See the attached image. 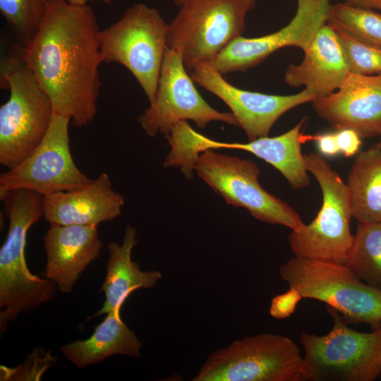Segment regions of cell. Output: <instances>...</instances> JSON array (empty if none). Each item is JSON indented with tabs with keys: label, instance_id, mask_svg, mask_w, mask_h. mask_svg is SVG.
<instances>
[{
	"label": "cell",
	"instance_id": "cell-1",
	"mask_svg": "<svg viewBox=\"0 0 381 381\" xmlns=\"http://www.w3.org/2000/svg\"><path fill=\"white\" fill-rule=\"evenodd\" d=\"M100 30L88 4L48 0L38 32L23 49V59L54 113L78 128L92 123L97 111Z\"/></svg>",
	"mask_w": 381,
	"mask_h": 381
},
{
	"label": "cell",
	"instance_id": "cell-2",
	"mask_svg": "<svg viewBox=\"0 0 381 381\" xmlns=\"http://www.w3.org/2000/svg\"><path fill=\"white\" fill-rule=\"evenodd\" d=\"M9 221L0 249V328L20 313H28L54 298L56 285L29 270L25 259L27 234L43 216L44 196L28 189H16L0 198Z\"/></svg>",
	"mask_w": 381,
	"mask_h": 381
},
{
	"label": "cell",
	"instance_id": "cell-3",
	"mask_svg": "<svg viewBox=\"0 0 381 381\" xmlns=\"http://www.w3.org/2000/svg\"><path fill=\"white\" fill-rule=\"evenodd\" d=\"M23 47L1 59L0 85L9 90L0 107V164L13 168L33 152L45 137L54 114L23 56Z\"/></svg>",
	"mask_w": 381,
	"mask_h": 381
},
{
	"label": "cell",
	"instance_id": "cell-4",
	"mask_svg": "<svg viewBox=\"0 0 381 381\" xmlns=\"http://www.w3.org/2000/svg\"><path fill=\"white\" fill-rule=\"evenodd\" d=\"M333 320L325 335L302 332L301 380L373 381L381 376V326L361 332L347 326L340 313L327 306Z\"/></svg>",
	"mask_w": 381,
	"mask_h": 381
},
{
	"label": "cell",
	"instance_id": "cell-5",
	"mask_svg": "<svg viewBox=\"0 0 381 381\" xmlns=\"http://www.w3.org/2000/svg\"><path fill=\"white\" fill-rule=\"evenodd\" d=\"M306 166L322 194L315 218L291 230L289 236L296 256L346 265L353 243L352 207L346 183L320 153L303 155Z\"/></svg>",
	"mask_w": 381,
	"mask_h": 381
},
{
	"label": "cell",
	"instance_id": "cell-6",
	"mask_svg": "<svg viewBox=\"0 0 381 381\" xmlns=\"http://www.w3.org/2000/svg\"><path fill=\"white\" fill-rule=\"evenodd\" d=\"M279 274L303 298L326 303L346 323L381 326V289L361 280L347 265L294 255Z\"/></svg>",
	"mask_w": 381,
	"mask_h": 381
},
{
	"label": "cell",
	"instance_id": "cell-7",
	"mask_svg": "<svg viewBox=\"0 0 381 381\" xmlns=\"http://www.w3.org/2000/svg\"><path fill=\"white\" fill-rule=\"evenodd\" d=\"M168 27L157 9L138 3L99 32L102 63H117L127 68L150 104L155 100L168 49Z\"/></svg>",
	"mask_w": 381,
	"mask_h": 381
},
{
	"label": "cell",
	"instance_id": "cell-8",
	"mask_svg": "<svg viewBox=\"0 0 381 381\" xmlns=\"http://www.w3.org/2000/svg\"><path fill=\"white\" fill-rule=\"evenodd\" d=\"M303 359L291 338L262 333L237 339L211 353L193 381H299Z\"/></svg>",
	"mask_w": 381,
	"mask_h": 381
},
{
	"label": "cell",
	"instance_id": "cell-9",
	"mask_svg": "<svg viewBox=\"0 0 381 381\" xmlns=\"http://www.w3.org/2000/svg\"><path fill=\"white\" fill-rule=\"evenodd\" d=\"M250 0H188L169 24L167 47L179 50L187 71L209 63L241 35Z\"/></svg>",
	"mask_w": 381,
	"mask_h": 381
},
{
	"label": "cell",
	"instance_id": "cell-10",
	"mask_svg": "<svg viewBox=\"0 0 381 381\" xmlns=\"http://www.w3.org/2000/svg\"><path fill=\"white\" fill-rule=\"evenodd\" d=\"M194 171L226 203L246 209L257 219L295 230L303 223L294 209L267 192L253 162L209 149L195 159Z\"/></svg>",
	"mask_w": 381,
	"mask_h": 381
},
{
	"label": "cell",
	"instance_id": "cell-11",
	"mask_svg": "<svg viewBox=\"0 0 381 381\" xmlns=\"http://www.w3.org/2000/svg\"><path fill=\"white\" fill-rule=\"evenodd\" d=\"M193 82L188 74L181 52L168 48L155 100L138 119L148 136L161 133L166 138L180 121L191 120L200 128H205L212 121L238 126L231 112H222L208 104Z\"/></svg>",
	"mask_w": 381,
	"mask_h": 381
},
{
	"label": "cell",
	"instance_id": "cell-12",
	"mask_svg": "<svg viewBox=\"0 0 381 381\" xmlns=\"http://www.w3.org/2000/svg\"><path fill=\"white\" fill-rule=\"evenodd\" d=\"M70 119L54 114L49 130L37 147L21 162L0 174V198L16 189L46 196L89 185V179L75 165L70 149Z\"/></svg>",
	"mask_w": 381,
	"mask_h": 381
},
{
	"label": "cell",
	"instance_id": "cell-13",
	"mask_svg": "<svg viewBox=\"0 0 381 381\" xmlns=\"http://www.w3.org/2000/svg\"><path fill=\"white\" fill-rule=\"evenodd\" d=\"M330 6L329 0H297L295 16L284 28L258 37L240 35L207 64L224 75L250 68L284 47H296L304 52L327 23Z\"/></svg>",
	"mask_w": 381,
	"mask_h": 381
},
{
	"label": "cell",
	"instance_id": "cell-14",
	"mask_svg": "<svg viewBox=\"0 0 381 381\" xmlns=\"http://www.w3.org/2000/svg\"><path fill=\"white\" fill-rule=\"evenodd\" d=\"M190 73L195 83L229 107L249 141L268 136L274 123L284 113L315 99L306 89L290 95L242 90L227 82L207 63L198 64Z\"/></svg>",
	"mask_w": 381,
	"mask_h": 381
},
{
	"label": "cell",
	"instance_id": "cell-15",
	"mask_svg": "<svg viewBox=\"0 0 381 381\" xmlns=\"http://www.w3.org/2000/svg\"><path fill=\"white\" fill-rule=\"evenodd\" d=\"M312 104L317 114L338 130L352 129L361 138L381 135V75L349 73L337 91Z\"/></svg>",
	"mask_w": 381,
	"mask_h": 381
},
{
	"label": "cell",
	"instance_id": "cell-16",
	"mask_svg": "<svg viewBox=\"0 0 381 381\" xmlns=\"http://www.w3.org/2000/svg\"><path fill=\"white\" fill-rule=\"evenodd\" d=\"M306 118L294 127L275 137H261L246 143L219 142L197 132L191 126L186 128L183 136V149L186 154L195 158L209 149H236L252 153L278 170L294 189H301L310 185L301 144L310 140V135L301 132Z\"/></svg>",
	"mask_w": 381,
	"mask_h": 381
},
{
	"label": "cell",
	"instance_id": "cell-17",
	"mask_svg": "<svg viewBox=\"0 0 381 381\" xmlns=\"http://www.w3.org/2000/svg\"><path fill=\"white\" fill-rule=\"evenodd\" d=\"M45 277L61 293L72 292L88 265L100 255L97 226L50 224L43 237Z\"/></svg>",
	"mask_w": 381,
	"mask_h": 381
},
{
	"label": "cell",
	"instance_id": "cell-18",
	"mask_svg": "<svg viewBox=\"0 0 381 381\" xmlns=\"http://www.w3.org/2000/svg\"><path fill=\"white\" fill-rule=\"evenodd\" d=\"M124 204L109 175L102 173L83 188L44 196L43 217L49 224L97 226L118 217Z\"/></svg>",
	"mask_w": 381,
	"mask_h": 381
},
{
	"label": "cell",
	"instance_id": "cell-19",
	"mask_svg": "<svg viewBox=\"0 0 381 381\" xmlns=\"http://www.w3.org/2000/svg\"><path fill=\"white\" fill-rule=\"evenodd\" d=\"M303 52L301 63L287 68L284 81L291 87H305L315 98L334 92L350 73L337 33L327 23Z\"/></svg>",
	"mask_w": 381,
	"mask_h": 381
},
{
	"label": "cell",
	"instance_id": "cell-20",
	"mask_svg": "<svg viewBox=\"0 0 381 381\" xmlns=\"http://www.w3.org/2000/svg\"><path fill=\"white\" fill-rule=\"evenodd\" d=\"M138 243L135 229L127 224L121 245L111 241L107 245L109 260L107 274L99 291L105 300L102 307L90 318L106 315L123 306L129 295L138 289H152L162 278L157 270L143 271L131 259V253Z\"/></svg>",
	"mask_w": 381,
	"mask_h": 381
},
{
	"label": "cell",
	"instance_id": "cell-21",
	"mask_svg": "<svg viewBox=\"0 0 381 381\" xmlns=\"http://www.w3.org/2000/svg\"><path fill=\"white\" fill-rule=\"evenodd\" d=\"M121 308L118 307L107 313L88 339L62 346L64 356L79 368L99 363L116 354L140 357L143 343L122 320Z\"/></svg>",
	"mask_w": 381,
	"mask_h": 381
},
{
	"label": "cell",
	"instance_id": "cell-22",
	"mask_svg": "<svg viewBox=\"0 0 381 381\" xmlns=\"http://www.w3.org/2000/svg\"><path fill=\"white\" fill-rule=\"evenodd\" d=\"M353 217L358 223L381 222V148L358 154L347 177Z\"/></svg>",
	"mask_w": 381,
	"mask_h": 381
},
{
	"label": "cell",
	"instance_id": "cell-23",
	"mask_svg": "<svg viewBox=\"0 0 381 381\" xmlns=\"http://www.w3.org/2000/svg\"><path fill=\"white\" fill-rule=\"evenodd\" d=\"M346 265L361 280L381 289V222L358 223Z\"/></svg>",
	"mask_w": 381,
	"mask_h": 381
},
{
	"label": "cell",
	"instance_id": "cell-24",
	"mask_svg": "<svg viewBox=\"0 0 381 381\" xmlns=\"http://www.w3.org/2000/svg\"><path fill=\"white\" fill-rule=\"evenodd\" d=\"M327 23L356 40L381 47L380 11L338 3L331 5Z\"/></svg>",
	"mask_w": 381,
	"mask_h": 381
},
{
	"label": "cell",
	"instance_id": "cell-25",
	"mask_svg": "<svg viewBox=\"0 0 381 381\" xmlns=\"http://www.w3.org/2000/svg\"><path fill=\"white\" fill-rule=\"evenodd\" d=\"M48 0H0V11L17 44L27 47L45 17Z\"/></svg>",
	"mask_w": 381,
	"mask_h": 381
},
{
	"label": "cell",
	"instance_id": "cell-26",
	"mask_svg": "<svg viewBox=\"0 0 381 381\" xmlns=\"http://www.w3.org/2000/svg\"><path fill=\"white\" fill-rule=\"evenodd\" d=\"M344 52L349 72L359 75H381V47L356 40L335 30Z\"/></svg>",
	"mask_w": 381,
	"mask_h": 381
},
{
	"label": "cell",
	"instance_id": "cell-27",
	"mask_svg": "<svg viewBox=\"0 0 381 381\" xmlns=\"http://www.w3.org/2000/svg\"><path fill=\"white\" fill-rule=\"evenodd\" d=\"M303 298L299 291L292 287L282 294L274 296L270 304V314L276 319L289 317L295 310L298 303Z\"/></svg>",
	"mask_w": 381,
	"mask_h": 381
},
{
	"label": "cell",
	"instance_id": "cell-28",
	"mask_svg": "<svg viewBox=\"0 0 381 381\" xmlns=\"http://www.w3.org/2000/svg\"><path fill=\"white\" fill-rule=\"evenodd\" d=\"M337 140L340 152L346 157L353 156L361 145V137L353 130L349 128L339 129L336 132Z\"/></svg>",
	"mask_w": 381,
	"mask_h": 381
},
{
	"label": "cell",
	"instance_id": "cell-29",
	"mask_svg": "<svg viewBox=\"0 0 381 381\" xmlns=\"http://www.w3.org/2000/svg\"><path fill=\"white\" fill-rule=\"evenodd\" d=\"M310 140H315L317 143L320 154L324 156L332 157L340 152L336 132L310 135Z\"/></svg>",
	"mask_w": 381,
	"mask_h": 381
},
{
	"label": "cell",
	"instance_id": "cell-30",
	"mask_svg": "<svg viewBox=\"0 0 381 381\" xmlns=\"http://www.w3.org/2000/svg\"><path fill=\"white\" fill-rule=\"evenodd\" d=\"M345 2L353 6L381 12V0H345Z\"/></svg>",
	"mask_w": 381,
	"mask_h": 381
},
{
	"label": "cell",
	"instance_id": "cell-31",
	"mask_svg": "<svg viewBox=\"0 0 381 381\" xmlns=\"http://www.w3.org/2000/svg\"><path fill=\"white\" fill-rule=\"evenodd\" d=\"M92 1H99L104 4H109L112 2L113 0H68L71 4L75 5H85L87 4L88 2Z\"/></svg>",
	"mask_w": 381,
	"mask_h": 381
},
{
	"label": "cell",
	"instance_id": "cell-32",
	"mask_svg": "<svg viewBox=\"0 0 381 381\" xmlns=\"http://www.w3.org/2000/svg\"><path fill=\"white\" fill-rule=\"evenodd\" d=\"M186 1L188 0H174V4L178 6H181V5H183Z\"/></svg>",
	"mask_w": 381,
	"mask_h": 381
},
{
	"label": "cell",
	"instance_id": "cell-33",
	"mask_svg": "<svg viewBox=\"0 0 381 381\" xmlns=\"http://www.w3.org/2000/svg\"><path fill=\"white\" fill-rule=\"evenodd\" d=\"M376 145H377L380 148H381V135H380V140H379V141L376 143Z\"/></svg>",
	"mask_w": 381,
	"mask_h": 381
},
{
	"label": "cell",
	"instance_id": "cell-34",
	"mask_svg": "<svg viewBox=\"0 0 381 381\" xmlns=\"http://www.w3.org/2000/svg\"><path fill=\"white\" fill-rule=\"evenodd\" d=\"M250 1H254V0H250Z\"/></svg>",
	"mask_w": 381,
	"mask_h": 381
}]
</instances>
